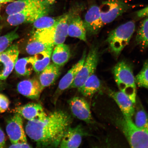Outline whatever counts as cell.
I'll list each match as a JSON object with an SVG mask.
<instances>
[{
    "label": "cell",
    "instance_id": "obj_21",
    "mask_svg": "<svg viewBox=\"0 0 148 148\" xmlns=\"http://www.w3.org/2000/svg\"><path fill=\"white\" fill-rule=\"evenodd\" d=\"M51 54V59L53 64L57 66H62L69 61L71 56L69 46L64 43L56 45Z\"/></svg>",
    "mask_w": 148,
    "mask_h": 148
},
{
    "label": "cell",
    "instance_id": "obj_29",
    "mask_svg": "<svg viewBox=\"0 0 148 148\" xmlns=\"http://www.w3.org/2000/svg\"><path fill=\"white\" fill-rule=\"evenodd\" d=\"M136 40L138 45L143 49L148 47V17L140 24Z\"/></svg>",
    "mask_w": 148,
    "mask_h": 148
},
{
    "label": "cell",
    "instance_id": "obj_2",
    "mask_svg": "<svg viewBox=\"0 0 148 148\" xmlns=\"http://www.w3.org/2000/svg\"><path fill=\"white\" fill-rule=\"evenodd\" d=\"M112 73L120 91L128 96L135 104L136 101V84L132 68L127 63L121 61L113 68Z\"/></svg>",
    "mask_w": 148,
    "mask_h": 148
},
{
    "label": "cell",
    "instance_id": "obj_22",
    "mask_svg": "<svg viewBox=\"0 0 148 148\" xmlns=\"http://www.w3.org/2000/svg\"><path fill=\"white\" fill-rule=\"evenodd\" d=\"M53 47L49 48L33 56V70L40 73L49 65Z\"/></svg>",
    "mask_w": 148,
    "mask_h": 148
},
{
    "label": "cell",
    "instance_id": "obj_6",
    "mask_svg": "<svg viewBox=\"0 0 148 148\" xmlns=\"http://www.w3.org/2000/svg\"><path fill=\"white\" fill-rule=\"evenodd\" d=\"M130 7L125 0H107L103 1L100 7L103 25L113 21L128 10Z\"/></svg>",
    "mask_w": 148,
    "mask_h": 148
},
{
    "label": "cell",
    "instance_id": "obj_19",
    "mask_svg": "<svg viewBox=\"0 0 148 148\" xmlns=\"http://www.w3.org/2000/svg\"><path fill=\"white\" fill-rule=\"evenodd\" d=\"M60 67L54 64H49L40 73L39 81L44 88L53 84L60 75Z\"/></svg>",
    "mask_w": 148,
    "mask_h": 148
},
{
    "label": "cell",
    "instance_id": "obj_28",
    "mask_svg": "<svg viewBox=\"0 0 148 148\" xmlns=\"http://www.w3.org/2000/svg\"><path fill=\"white\" fill-rule=\"evenodd\" d=\"M62 16L57 17L42 16L33 22V27L35 29L49 28L54 27L58 23Z\"/></svg>",
    "mask_w": 148,
    "mask_h": 148
},
{
    "label": "cell",
    "instance_id": "obj_8",
    "mask_svg": "<svg viewBox=\"0 0 148 148\" xmlns=\"http://www.w3.org/2000/svg\"><path fill=\"white\" fill-rule=\"evenodd\" d=\"M6 132L12 144L20 142H27L23 127V118L16 113L7 122Z\"/></svg>",
    "mask_w": 148,
    "mask_h": 148
},
{
    "label": "cell",
    "instance_id": "obj_16",
    "mask_svg": "<svg viewBox=\"0 0 148 148\" xmlns=\"http://www.w3.org/2000/svg\"><path fill=\"white\" fill-rule=\"evenodd\" d=\"M49 6L36 0H17L9 4L5 9V12L9 16L24 11L46 8Z\"/></svg>",
    "mask_w": 148,
    "mask_h": 148
},
{
    "label": "cell",
    "instance_id": "obj_12",
    "mask_svg": "<svg viewBox=\"0 0 148 148\" xmlns=\"http://www.w3.org/2000/svg\"><path fill=\"white\" fill-rule=\"evenodd\" d=\"M86 134L80 125L69 127L63 136L59 147L78 148L82 142L83 136Z\"/></svg>",
    "mask_w": 148,
    "mask_h": 148
},
{
    "label": "cell",
    "instance_id": "obj_37",
    "mask_svg": "<svg viewBox=\"0 0 148 148\" xmlns=\"http://www.w3.org/2000/svg\"><path fill=\"white\" fill-rule=\"evenodd\" d=\"M14 1V0H0V3H11Z\"/></svg>",
    "mask_w": 148,
    "mask_h": 148
},
{
    "label": "cell",
    "instance_id": "obj_25",
    "mask_svg": "<svg viewBox=\"0 0 148 148\" xmlns=\"http://www.w3.org/2000/svg\"><path fill=\"white\" fill-rule=\"evenodd\" d=\"M54 46L44 43L32 36L28 42L26 50L29 54L34 55Z\"/></svg>",
    "mask_w": 148,
    "mask_h": 148
},
{
    "label": "cell",
    "instance_id": "obj_35",
    "mask_svg": "<svg viewBox=\"0 0 148 148\" xmlns=\"http://www.w3.org/2000/svg\"><path fill=\"white\" fill-rule=\"evenodd\" d=\"M5 144V135L2 130L0 127V148L4 147Z\"/></svg>",
    "mask_w": 148,
    "mask_h": 148
},
{
    "label": "cell",
    "instance_id": "obj_26",
    "mask_svg": "<svg viewBox=\"0 0 148 148\" xmlns=\"http://www.w3.org/2000/svg\"><path fill=\"white\" fill-rule=\"evenodd\" d=\"M135 113V125L138 128L148 131V114L140 101L136 103Z\"/></svg>",
    "mask_w": 148,
    "mask_h": 148
},
{
    "label": "cell",
    "instance_id": "obj_40",
    "mask_svg": "<svg viewBox=\"0 0 148 148\" xmlns=\"http://www.w3.org/2000/svg\"><path fill=\"white\" fill-rule=\"evenodd\" d=\"M1 5H0V12H1Z\"/></svg>",
    "mask_w": 148,
    "mask_h": 148
},
{
    "label": "cell",
    "instance_id": "obj_4",
    "mask_svg": "<svg viewBox=\"0 0 148 148\" xmlns=\"http://www.w3.org/2000/svg\"><path fill=\"white\" fill-rule=\"evenodd\" d=\"M136 29L134 22L123 24L111 31L107 39L111 52L116 57L129 43Z\"/></svg>",
    "mask_w": 148,
    "mask_h": 148
},
{
    "label": "cell",
    "instance_id": "obj_7",
    "mask_svg": "<svg viewBox=\"0 0 148 148\" xmlns=\"http://www.w3.org/2000/svg\"><path fill=\"white\" fill-rule=\"evenodd\" d=\"M19 53L18 45L13 44L0 53V64L3 66L0 71V79H6L12 73L18 60Z\"/></svg>",
    "mask_w": 148,
    "mask_h": 148
},
{
    "label": "cell",
    "instance_id": "obj_10",
    "mask_svg": "<svg viewBox=\"0 0 148 148\" xmlns=\"http://www.w3.org/2000/svg\"><path fill=\"white\" fill-rule=\"evenodd\" d=\"M83 22L86 35L92 36L98 34L103 26L100 7L96 5L90 7L86 13Z\"/></svg>",
    "mask_w": 148,
    "mask_h": 148
},
{
    "label": "cell",
    "instance_id": "obj_23",
    "mask_svg": "<svg viewBox=\"0 0 148 148\" xmlns=\"http://www.w3.org/2000/svg\"><path fill=\"white\" fill-rule=\"evenodd\" d=\"M101 86L100 80L97 75L93 74L78 90L83 96L90 97L99 91Z\"/></svg>",
    "mask_w": 148,
    "mask_h": 148
},
{
    "label": "cell",
    "instance_id": "obj_33",
    "mask_svg": "<svg viewBox=\"0 0 148 148\" xmlns=\"http://www.w3.org/2000/svg\"><path fill=\"white\" fill-rule=\"evenodd\" d=\"M137 16L138 18H142L148 16V6L140 9L136 12Z\"/></svg>",
    "mask_w": 148,
    "mask_h": 148
},
{
    "label": "cell",
    "instance_id": "obj_13",
    "mask_svg": "<svg viewBox=\"0 0 148 148\" xmlns=\"http://www.w3.org/2000/svg\"><path fill=\"white\" fill-rule=\"evenodd\" d=\"M86 50L83 52L82 58L79 62L72 67L67 73L63 77L59 82L58 86L56 92L55 96L60 95L65 90L69 88L73 83L76 76L82 67L86 56Z\"/></svg>",
    "mask_w": 148,
    "mask_h": 148
},
{
    "label": "cell",
    "instance_id": "obj_15",
    "mask_svg": "<svg viewBox=\"0 0 148 148\" xmlns=\"http://www.w3.org/2000/svg\"><path fill=\"white\" fill-rule=\"evenodd\" d=\"M15 112L29 121L43 120L47 115L42 105L38 103H30L18 107Z\"/></svg>",
    "mask_w": 148,
    "mask_h": 148
},
{
    "label": "cell",
    "instance_id": "obj_9",
    "mask_svg": "<svg viewBox=\"0 0 148 148\" xmlns=\"http://www.w3.org/2000/svg\"><path fill=\"white\" fill-rule=\"evenodd\" d=\"M49 7L31 9L18 13L9 15L8 23L11 25L17 26L25 23H33L35 20L42 16L47 15Z\"/></svg>",
    "mask_w": 148,
    "mask_h": 148
},
{
    "label": "cell",
    "instance_id": "obj_27",
    "mask_svg": "<svg viewBox=\"0 0 148 148\" xmlns=\"http://www.w3.org/2000/svg\"><path fill=\"white\" fill-rule=\"evenodd\" d=\"M55 26L49 28L36 29L32 36L44 43L54 46Z\"/></svg>",
    "mask_w": 148,
    "mask_h": 148
},
{
    "label": "cell",
    "instance_id": "obj_30",
    "mask_svg": "<svg viewBox=\"0 0 148 148\" xmlns=\"http://www.w3.org/2000/svg\"><path fill=\"white\" fill-rule=\"evenodd\" d=\"M17 28L6 34L0 37V53H3L12 45L14 40L17 39L19 36L16 32Z\"/></svg>",
    "mask_w": 148,
    "mask_h": 148
},
{
    "label": "cell",
    "instance_id": "obj_39",
    "mask_svg": "<svg viewBox=\"0 0 148 148\" xmlns=\"http://www.w3.org/2000/svg\"><path fill=\"white\" fill-rule=\"evenodd\" d=\"M2 28V27L1 26H0V31H1Z\"/></svg>",
    "mask_w": 148,
    "mask_h": 148
},
{
    "label": "cell",
    "instance_id": "obj_18",
    "mask_svg": "<svg viewBox=\"0 0 148 148\" xmlns=\"http://www.w3.org/2000/svg\"><path fill=\"white\" fill-rule=\"evenodd\" d=\"M110 95L117 103L123 115L132 118L135 114V109L134 103L128 96L121 91L111 92Z\"/></svg>",
    "mask_w": 148,
    "mask_h": 148
},
{
    "label": "cell",
    "instance_id": "obj_3",
    "mask_svg": "<svg viewBox=\"0 0 148 148\" xmlns=\"http://www.w3.org/2000/svg\"><path fill=\"white\" fill-rule=\"evenodd\" d=\"M116 124L131 147L148 148V131L136 126L132 118L123 115L116 120Z\"/></svg>",
    "mask_w": 148,
    "mask_h": 148
},
{
    "label": "cell",
    "instance_id": "obj_14",
    "mask_svg": "<svg viewBox=\"0 0 148 148\" xmlns=\"http://www.w3.org/2000/svg\"><path fill=\"white\" fill-rule=\"evenodd\" d=\"M44 89L39 81L35 79L21 81L17 86L18 91L20 94L32 99H39Z\"/></svg>",
    "mask_w": 148,
    "mask_h": 148
},
{
    "label": "cell",
    "instance_id": "obj_36",
    "mask_svg": "<svg viewBox=\"0 0 148 148\" xmlns=\"http://www.w3.org/2000/svg\"><path fill=\"white\" fill-rule=\"evenodd\" d=\"M47 5H50L55 2V0H36Z\"/></svg>",
    "mask_w": 148,
    "mask_h": 148
},
{
    "label": "cell",
    "instance_id": "obj_31",
    "mask_svg": "<svg viewBox=\"0 0 148 148\" xmlns=\"http://www.w3.org/2000/svg\"><path fill=\"white\" fill-rule=\"evenodd\" d=\"M135 79L138 86L148 90V59L144 63L143 68L135 77Z\"/></svg>",
    "mask_w": 148,
    "mask_h": 148
},
{
    "label": "cell",
    "instance_id": "obj_1",
    "mask_svg": "<svg viewBox=\"0 0 148 148\" xmlns=\"http://www.w3.org/2000/svg\"><path fill=\"white\" fill-rule=\"evenodd\" d=\"M72 121L71 116L67 112L56 110L43 120H29L26 125L25 132L36 142L37 147H58Z\"/></svg>",
    "mask_w": 148,
    "mask_h": 148
},
{
    "label": "cell",
    "instance_id": "obj_11",
    "mask_svg": "<svg viewBox=\"0 0 148 148\" xmlns=\"http://www.w3.org/2000/svg\"><path fill=\"white\" fill-rule=\"evenodd\" d=\"M72 114L76 118L87 123H91L92 117L89 105L83 98L75 97L68 101Z\"/></svg>",
    "mask_w": 148,
    "mask_h": 148
},
{
    "label": "cell",
    "instance_id": "obj_38",
    "mask_svg": "<svg viewBox=\"0 0 148 148\" xmlns=\"http://www.w3.org/2000/svg\"><path fill=\"white\" fill-rule=\"evenodd\" d=\"M2 86L1 83H0V90H1V88H2Z\"/></svg>",
    "mask_w": 148,
    "mask_h": 148
},
{
    "label": "cell",
    "instance_id": "obj_32",
    "mask_svg": "<svg viewBox=\"0 0 148 148\" xmlns=\"http://www.w3.org/2000/svg\"><path fill=\"white\" fill-rule=\"evenodd\" d=\"M10 101L3 94L0 93V113L4 112L8 108Z\"/></svg>",
    "mask_w": 148,
    "mask_h": 148
},
{
    "label": "cell",
    "instance_id": "obj_5",
    "mask_svg": "<svg viewBox=\"0 0 148 148\" xmlns=\"http://www.w3.org/2000/svg\"><path fill=\"white\" fill-rule=\"evenodd\" d=\"M99 60V49L97 46L93 45L90 47L82 67L69 88H81L89 77L95 73Z\"/></svg>",
    "mask_w": 148,
    "mask_h": 148
},
{
    "label": "cell",
    "instance_id": "obj_20",
    "mask_svg": "<svg viewBox=\"0 0 148 148\" xmlns=\"http://www.w3.org/2000/svg\"><path fill=\"white\" fill-rule=\"evenodd\" d=\"M69 12L62 16L55 26L54 45L64 43L68 36V21Z\"/></svg>",
    "mask_w": 148,
    "mask_h": 148
},
{
    "label": "cell",
    "instance_id": "obj_24",
    "mask_svg": "<svg viewBox=\"0 0 148 148\" xmlns=\"http://www.w3.org/2000/svg\"><path fill=\"white\" fill-rule=\"evenodd\" d=\"M14 68L16 73L18 75L23 76L30 75L33 70V56L18 60Z\"/></svg>",
    "mask_w": 148,
    "mask_h": 148
},
{
    "label": "cell",
    "instance_id": "obj_17",
    "mask_svg": "<svg viewBox=\"0 0 148 148\" xmlns=\"http://www.w3.org/2000/svg\"><path fill=\"white\" fill-rule=\"evenodd\" d=\"M68 36L86 41V32L84 22L80 16L75 14L73 11L69 12Z\"/></svg>",
    "mask_w": 148,
    "mask_h": 148
},
{
    "label": "cell",
    "instance_id": "obj_34",
    "mask_svg": "<svg viewBox=\"0 0 148 148\" xmlns=\"http://www.w3.org/2000/svg\"><path fill=\"white\" fill-rule=\"evenodd\" d=\"M9 147L11 148H30L32 147L27 142H20L14 144H12Z\"/></svg>",
    "mask_w": 148,
    "mask_h": 148
}]
</instances>
